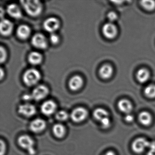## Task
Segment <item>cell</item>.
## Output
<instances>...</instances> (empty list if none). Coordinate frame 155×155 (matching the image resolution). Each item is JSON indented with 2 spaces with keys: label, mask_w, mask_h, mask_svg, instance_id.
I'll return each instance as SVG.
<instances>
[{
  "label": "cell",
  "mask_w": 155,
  "mask_h": 155,
  "mask_svg": "<svg viewBox=\"0 0 155 155\" xmlns=\"http://www.w3.org/2000/svg\"><path fill=\"white\" fill-rule=\"evenodd\" d=\"M83 81L79 76H75L71 78L69 81V87L73 91L78 90L82 87Z\"/></svg>",
  "instance_id": "14"
},
{
  "label": "cell",
  "mask_w": 155,
  "mask_h": 155,
  "mask_svg": "<svg viewBox=\"0 0 155 155\" xmlns=\"http://www.w3.org/2000/svg\"><path fill=\"white\" fill-rule=\"evenodd\" d=\"M4 72L2 69H1V79H2V78L4 77Z\"/></svg>",
  "instance_id": "36"
},
{
  "label": "cell",
  "mask_w": 155,
  "mask_h": 155,
  "mask_svg": "<svg viewBox=\"0 0 155 155\" xmlns=\"http://www.w3.org/2000/svg\"><path fill=\"white\" fill-rule=\"evenodd\" d=\"M40 79V73L35 69L28 70L23 74V81L26 85L29 87L36 85Z\"/></svg>",
  "instance_id": "3"
},
{
  "label": "cell",
  "mask_w": 155,
  "mask_h": 155,
  "mask_svg": "<svg viewBox=\"0 0 155 155\" xmlns=\"http://www.w3.org/2000/svg\"><path fill=\"white\" fill-rule=\"evenodd\" d=\"M108 18L110 22H114L117 19V14L114 12H110L107 15Z\"/></svg>",
  "instance_id": "31"
},
{
  "label": "cell",
  "mask_w": 155,
  "mask_h": 155,
  "mask_svg": "<svg viewBox=\"0 0 155 155\" xmlns=\"http://www.w3.org/2000/svg\"><path fill=\"white\" fill-rule=\"evenodd\" d=\"M150 142L144 138H139L135 140L132 143V150L136 153H141L147 148H148Z\"/></svg>",
  "instance_id": "7"
},
{
  "label": "cell",
  "mask_w": 155,
  "mask_h": 155,
  "mask_svg": "<svg viewBox=\"0 0 155 155\" xmlns=\"http://www.w3.org/2000/svg\"><path fill=\"white\" fill-rule=\"evenodd\" d=\"M93 115L95 119L101 121L105 118L109 117V113L104 109L99 108L94 110Z\"/></svg>",
  "instance_id": "22"
},
{
  "label": "cell",
  "mask_w": 155,
  "mask_h": 155,
  "mask_svg": "<svg viewBox=\"0 0 155 155\" xmlns=\"http://www.w3.org/2000/svg\"><path fill=\"white\" fill-rule=\"evenodd\" d=\"M100 122L101 127L103 129L108 128L110 127V125H111L110 120L109 117L105 118H104V119L102 120Z\"/></svg>",
  "instance_id": "27"
},
{
  "label": "cell",
  "mask_w": 155,
  "mask_h": 155,
  "mask_svg": "<svg viewBox=\"0 0 155 155\" xmlns=\"http://www.w3.org/2000/svg\"><path fill=\"white\" fill-rule=\"evenodd\" d=\"M59 27V21L55 18H49L46 20L43 23V27L45 30L50 33H54L58 29Z\"/></svg>",
  "instance_id": "8"
},
{
  "label": "cell",
  "mask_w": 155,
  "mask_h": 155,
  "mask_svg": "<svg viewBox=\"0 0 155 155\" xmlns=\"http://www.w3.org/2000/svg\"><path fill=\"white\" fill-rule=\"evenodd\" d=\"M13 29V24L8 20H2L0 26V30L1 34L4 36H9Z\"/></svg>",
  "instance_id": "13"
},
{
  "label": "cell",
  "mask_w": 155,
  "mask_h": 155,
  "mask_svg": "<svg viewBox=\"0 0 155 155\" xmlns=\"http://www.w3.org/2000/svg\"><path fill=\"white\" fill-rule=\"evenodd\" d=\"M18 112L25 117H31L36 114L37 109L34 105L30 103H25L19 107Z\"/></svg>",
  "instance_id": "9"
},
{
  "label": "cell",
  "mask_w": 155,
  "mask_h": 155,
  "mask_svg": "<svg viewBox=\"0 0 155 155\" xmlns=\"http://www.w3.org/2000/svg\"><path fill=\"white\" fill-rule=\"evenodd\" d=\"M69 117V115L64 110H60L56 113V118L59 121H65Z\"/></svg>",
  "instance_id": "24"
},
{
  "label": "cell",
  "mask_w": 155,
  "mask_h": 155,
  "mask_svg": "<svg viewBox=\"0 0 155 155\" xmlns=\"http://www.w3.org/2000/svg\"><path fill=\"white\" fill-rule=\"evenodd\" d=\"M102 32L105 37L109 39L114 38L117 34V30L114 24L107 23L103 26Z\"/></svg>",
  "instance_id": "12"
},
{
  "label": "cell",
  "mask_w": 155,
  "mask_h": 155,
  "mask_svg": "<svg viewBox=\"0 0 155 155\" xmlns=\"http://www.w3.org/2000/svg\"><path fill=\"white\" fill-rule=\"evenodd\" d=\"M140 122L144 126H149L152 122V116L147 111H143L139 115Z\"/></svg>",
  "instance_id": "21"
},
{
  "label": "cell",
  "mask_w": 155,
  "mask_h": 155,
  "mask_svg": "<svg viewBox=\"0 0 155 155\" xmlns=\"http://www.w3.org/2000/svg\"><path fill=\"white\" fill-rule=\"evenodd\" d=\"M149 150L148 151L147 155H155V142L152 141L150 142L148 147Z\"/></svg>",
  "instance_id": "30"
},
{
  "label": "cell",
  "mask_w": 155,
  "mask_h": 155,
  "mask_svg": "<svg viewBox=\"0 0 155 155\" xmlns=\"http://www.w3.org/2000/svg\"><path fill=\"white\" fill-rule=\"evenodd\" d=\"M149 72L146 69H140L138 71L137 74V79L140 83L147 82L149 78Z\"/></svg>",
  "instance_id": "23"
},
{
  "label": "cell",
  "mask_w": 155,
  "mask_h": 155,
  "mask_svg": "<svg viewBox=\"0 0 155 155\" xmlns=\"http://www.w3.org/2000/svg\"><path fill=\"white\" fill-rule=\"evenodd\" d=\"M7 12L10 17L15 19H20L22 17V12L19 7L16 4H10L7 7Z\"/></svg>",
  "instance_id": "15"
},
{
  "label": "cell",
  "mask_w": 155,
  "mask_h": 155,
  "mask_svg": "<svg viewBox=\"0 0 155 155\" xmlns=\"http://www.w3.org/2000/svg\"><path fill=\"white\" fill-rule=\"evenodd\" d=\"M52 130L54 135L59 138L64 137L66 133V129L65 126L60 123L54 125Z\"/></svg>",
  "instance_id": "19"
},
{
  "label": "cell",
  "mask_w": 155,
  "mask_h": 155,
  "mask_svg": "<svg viewBox=\"0 0 155 155\" xmlns=\"http://www.w3.org/2000/svg\"><path fill=\"white\" fill-rule=\"evenodd\" d=\"M0 53H1L0 61H1V63H2L5 62V61L7 59V51H6V49L3 47H1Z\"/></svg>",
  "instance_id": "28"
},
{
  "label": "cell",
  "mask_w": 155,
  "mask_h": 155,
  "mask_svg": "<svg viewBox=\"0 0 155 155\" xmlns=\"http://www.w3.org/2000/svg\"><path fill=\"white\" fill-rule=\"evenodd\" d=\"M21 5L30 16L37 17L42 12V5L38 1H22Z\"/></svg>",
  "instance_id": "1"
},
{
  "label": "cell",
  "mask_w": 155,
  "mask_h": 155,
  "mask_svg": "<svg viewBox=\"0 0 155 155\" xmlns=\"http://www.w3.org/2000/svg\"><path fill=\"white\" fill-rule=\"evenodd\" d=\"M104 155H116V154L112 151H109L105 153Z\"/></svg>",
  "instance_id": "35"
},
{
  "label": "cell",
  "mask_w": 155,
  "mask_h": 155,
  "mask_svg": "<svg viewBox=\"0 0 155 155\" xmlns=\"http://www.w3.org/2000/svg\"><path fill=\"white\" fill-rule=\"evenodd\" d=\"M30 34V28L27 25H21L17 29V36L21 39H27L29 38Z\"/></svg>",
  "instance_id": "16"
},
{
  "label": "cell",
  "mask_w": 155,
  "mask_h": 155,
  "mask_svg": "<svg viewBox=\"0 0 155 155\" xmlns=\"http://www.w3.org/2000/svg\"><path fill=\"white\" fill-rule=\"evenodd\" d=\"M118 107L120 111L129 114L132 110V105L130 101L127 99H122L118 103Z\"/></svg>",
  "instance_id": "17"
},
{
  "label": "cell",
  "mask_w": 155,
  "mask_h": 155,
  "mask_svg": "<svg viewBox=\"0 0 155 155\" xmlns=\"http://www.w3.org/2000/svg\"><path fill=\"white\" fill-rule=\"evenodd\" d=\"M23 99L26 101H31V100L33 99L32 98V95L31 94L29 95V94H26L24 95L23 97Z\"/></svg>",
  "instance_id": "34"
},
{
  "label": "cell",
  "mask_w": 155,
  "mask_h": 155,
  "mask_svg": "<svg viewBox=\"0 0 155 155\" xmlns=\"http://www.w3.org/2000/svg\"><path fill=\"white\" fill-rule=\"evenodd\" d=\"M88 115V112L86 109L82 107H78L72 110L70 117L73 121L79 123L84 121L87 118Z\"/></svg>",
  "instance_id": "4"
},
{
  "label": "cell",
  "mask_w": 155,
  "mask_h": 155,
  "mask_svg": "<svg viewBox=\"0 0 155 155\" xmlns=\"http://www.w3.org/2000/svg\"><path fill=\"white\" fill-rule=\"evenodd\" d=\"M125 120L128 122H131L134 120V117L131 114H128L125 118Z\"/></svg>",
  "instance_id": "33"
},
{
  "label": "cell",
  "mask_w": 155,
  "mask_h": 155,
  "mask_svg": "<svg viewBox=\"0 0 155 155\" xmlns=\"http://www.w3.org/2000/svg\"><path fill=\"white\" fill-rule=\"evenodd\" d=\"M31 42L34 47L39 49H45L48 46L47 38L41 33L35 34L31 39Z\"/></svg>",
  "instance_id": "5"
},
{
  "label": "cell",
  "mask_w": 155,
  "mask_h": 155,
  "mask_svg": "<svg viewBox=\"0 0 155 155\" xmlns=\"http://www.w3.org/2000/svg\"><path fill=\"white\" fill-rule=\"evenodd\" d=\"M18 144L20 147L26 150L30 155H35L36 150L34 148V141L33 139L28 135L20 136L18 138Z\"/></svg>",
  "instance_id": "2"
},
{
  "label": "cell",
  "mask_w": 155,
  "mask_h": 155,
  "mask_svg": "<svg viewBox=\"0 0 155 155\" xmlns=\"http://www.w3.org/2000/svg\"><path fill=\"white\" fill-rule=\"evenodd\" d=\"M57 106L54 101L51 100L47 101L41 105V111L42 114L47 116L54 114L57 110Z\"/></svg>",
  "instance_id": "10"
},
{
  "label": "cell",
  "mask_w": 155,
  "mask_h": 155,
  "mask_svg": "<svg viewBox=\"0 0 155 155\" xmlns=\"http://www.w3.org/2000/svg\"><path fill=\"white\" fill-rule=\"evenodd\" d=\"M1 155H4L6 151V144L2 139L1 140Z\"/></svg>",
  "instance_id": "32"
},
{
  "label": "cell",
  "mask_w": 155,
  "mask_h": 155,
  "mask_svg": "<svg viewBox=\"0 0 155 155\" xmlns=\"http://www.w3.org/2000/svg\"><path fill=\"white\" fill-rule=\"evenodd\" d=\"M145 95L149 98L155 97V85H149L146 87L145 89Z\"/></svg>",
  "instance_id": "26"
},
{
  "label": "cell",
  "mask_w": 155,
  "mask_h": 155,
  "mask_svg": "<svg viewBox=\"0 0 155 155\" xmlns=\"http://www.w3.org/2000/svg\"><path fill=\"white\" fill-rule=\"evenodd\" d=\"M47 126V123L44 120L37 118L31 122L30 129L34 133H39L43 131Z\"/></svg>",
  "instance_id": "11"
},
{
  "label": "cell",
  "mask_w": 155,
  "mask_h": 155,
  "mask_svg": "<svg viewBox=\"0 0 155 155\" xmlns=\"http://www.w3.org/2000/svg\"><path fill=\"white\" fill-rule=\"evenodd\" d=\"M113 73L112 67L109 65H105L102 66L99 71L101 77L104 79H108L110 78Z\"/></svg>",
  "instance_id": "20"
},
{
  "label": "cell",
  "mask_w": 155,
  "mask_h": 155,
  "mask_svg": "<svg viewBox=\"0 0 155 155\" xmlns=\"http://www.w3.org/2000/svg\"><path fill=\"white\" fill-rule=\"evenodd\" d=\"M29 62L33 65H38L40 64L42 61V56L39 52L32 51L30 53L28 58Z\"/></svg>",
  "instance_id": "18"
},
{
  "label": "cell",
  "mask_w": 155,
  "mask_h": 155,
  "mask_svg": "<svg viewBox=\"0 0 155 155\" xmlns=\"http://www.w3.org/2000/svg\"><path fill=\"white\" fill-rule=\"evenodd\" d=\"M48 93L49 90L47 87L39 85L33 89L31 95L33 99L39 101L46 97Z\"/></svg>",
  "instance_id": "6"
},
{
  "label": "cell",
  "mask_w": 155,
  "mask_h": 155,
  "mask_svg": "<svg viewBox=\"0 0 155 155\" xmlns=\"http://www.w3.org/2000/svg\"><path fill=\"white\" fill-rule=\"evenodd\" d=\"M50 40L53 44H58L59 42V37L55 33H51L50 37Z\"/></svg>",
  "instance_id": "29"
},
{
  "label": "cell",
  "mask_w": 155,
  "mask_h": 155,
  "mask_svg": "<svg viewBox=\"0 0 155 155\" xmlns=\"http://www.w3.org/2000/svg\"><path fill=\"white\" fill-rule=\"evenodd\" d=\"M141 5L148 11H152L155 8V2L153 1H142Z\"/></svg>",
  "instance_id": "25"
}]
</instances>
